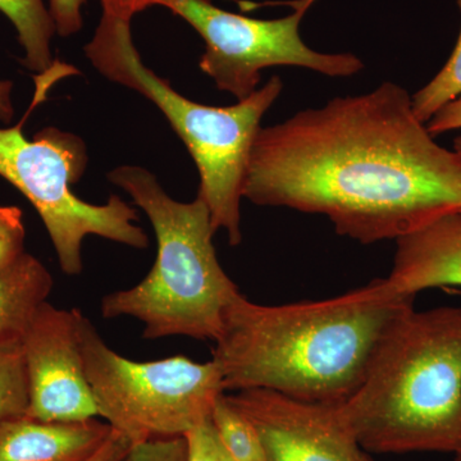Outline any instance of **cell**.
Segmentation results:
<instances>
[{
	"mask_svg": "<svg viewBox=\"0 0 461 461\" xmlns=\"http://www.w3.org/2000/svg\"><path fill=\"white\" fill-rule=\"evenodd\" d=\"M253 421L267 461H368L341 402H308L275 391L251 388L229 395Z\"/></svg>",
	"mask_w": 461,
	"mask_h": 461,
	"instance_id": "cell-10",
	"label": "cell"
},
{
	"mask_svg": "<svg viewBox=\"0 0 461 461\" xmlns=\"http://www.w3.org/2000/svg\"><path fill=\"white\" fill-rule=\"evenodd\" d=\"M80 342L100 418L132 444L186 436L211 418L224 393L222 373L213 360L196 363L178 355L135 362L109 348L85 315Z\"/></svg>",
	"mask_w": 461,
	"mask_h": 461,
	"instance_id": "cell-7",
	"label": "cell"
},
{
	"mask_svg": "<svg viewBox=\"0 0 461 461\" xmlns=\"http://www.w3.org/2000/svg\"><path fill=\"white\" fill-rule=\"evenodd\" d=\"M14 83L9 80H0V121L9 123L14 117V107L12 103Z\"/></svg>",
	"mask_w": 461,
	"mask_h": 461,
	"instance_id": "cell-25",
	"label": "cell"
},
{
	"mask_svg": "<svg viewBox=\"0 0 461 461\" xmlns=\"http://www.w3.org/2000/svg\"><path fill=\"white\" fill-rule=\"evenodd\" d=\"M341 409L364 451L453 454L461 426V306L400 312Z\"/></svg>",
	"mask_w": 461,
	"mask_h": 461,
	"instance_id": "cell-3",
	"label": "cell"
},
{
	"mask_svg": "<svg viewBox=\"0 0 461 461\" xmlns=\"http://www.w3.org/2000/svg\"><path fill=\"white\" fill-rule=\"evenodd\" d=\"M221 444L236 461H267L262 438L253 421L227 395H221L211 412Z\"/></svg>",
	"mask_w": 461,
	"mask_h": 461,
	"instance_id": "cell-15",
	"label": "cell"
},
{
	"mask_svg": "<svg viewBox=\"0 0 461 461\" xmlns=\"http://www.w3.org/2000/svg\"><path fill=\"white\" fill-rule=\"evenodd\" d=\"M242 198L326 215L363 245L461 212V156L437 144L395 83L339 96L258 132Z\"/></svg>",
	"mask_w": 461,
	"mask_h": 461,
	"instance_id": "cell-1",
	"label": "cell"
},
{
	"mask_svg": "<svg viewBox=\"0 0 461 461\" xmlns=\"http://www.w3.org/2000/svg\"><path fill=\"white\" fill-rule=\"evenodd\" d=\"M454 461H461V426H460V433L459 439H457L456 448L454 451Z\"/></svg>",
	"mask_w": 461,
	"mask_h": 461,
	"instance_id": "cell-26",
	"label": "cell"
},
{
	"mask_svg": "<svg viewBox=\"0 0 461 461\" xmlns=\"http://www.w3.org/2000/svg\"><path fill=\"white\" fill-rule=\"evenodd\" d=\"M461 14V0H457ZM461 95V26L456 45L438 74L411 95L412 111L424 124L448 103Z\"/></svg>",
	"mask_w": 461,
	"mask_h": 461,
	"instance_id": "cell-17",
	"label": "cell"
},
{
	"mask_svg": "<svg viewBox=\"0 0 461 461\" xmlns=\"http://www.w3.org/2000/svg\"><path fill=\"white\" fill-rule=\"evenodd\" d=\"M396 244L393 271L382 278L391 293L415 299L429 288L461 290V212L442 215Z\"/></svg>",
	"mask_w": 461,
	"mask_h": 461,
	"instance_id": "cell-11",
	"label": "cell"
},
{
	"mask_svg": "<svg viewBox=\"0 0 461 461\" xmlns=\"http://www.w3.org/2000/svg\"><path fill=\"white\" fill-rule=\"evenodd\" d=\"M368 461H373V460L371 459V457H369Z\"/></svg>",
	"mask_w": 461,
	"mask_h": 461,
	"instance_id": "cell-29",
	"label": "cell"
},
{
	"mask_svg": "<svg viewBox=\"0 0 461 461\" xmlns=\"http://www.w3.org/2000/svg\"><path fill=\"white\" fill-rule=\"evenodd\" d=\"M113 433L107 421H42L23 417L0 424V461H87Z\"/></svg>",
	"mask_w": 461,
	"mask_h": 461,
	"instance_id": "cell-12",
	"label": "cell"
},
{
	"mask_svg": "<svg viewBox=\"0 0 461 461\" xmlns=\"http://www.w3.org/2000/svg\"><path fill=\"white\" fill-rule=\"evenodd\" d=\"M84 50L104 77L138 91L166 115L198 167V195L211 211L215 230H226L230 247L241 244L240 205L249 159L264 114L284 90L280 76H272L230 107L200 104L142 63L133 44L131 20L104 12Z\"/></svg>",
	"mask_w": 461,
	"mask_h": 461,
	"instance_id": "cell-5",
	"label": "cell"
},
{
	"mask_svg": "<svg viewBox=\"0 0 461 461\" xmlns=\"http://www.w3.org/2000/svg\"><path fill=\"white\" fill-rule=\"evenodd\" d=\"M185 437L189 444V461H236L221 444L211 418Z\"/></svg>",
	"mask_w": 461,
	"mask_h": 461,
	"instance_id": "cell-20",
	"label": "cell"
},
{
	"mask_svg": "<svg viewBox=\"0 0 461 461\" xmlns=\"http://www.w3.org/2000/svg\"><path fill=\"white\" fill-rule=\"evenodd\" d=\"M83 317L78 309L45 302L21 336L29 379L26 417L59 423L100 417L81 351Z\"/></svg>",
	"mask_w": 461,
	"mask_h": 461,
	"instance_id": "cell-9",
	"label": "cell"
},
{
	"mask_svg": "<svg viewBox=\"0 0 461 461\" xmlns=\"http://www.w3.org/2000/svg\"><path fill=\"white\" fill-rule=\"evenodd\" d=\"M382 278L317 302L262 305L241 293L227 305L212 360L226 391H275L308 402H345L391 321L414 306Z\"/></svg>",
	"mask_w": 461,
	"mask_h": 461,
	"instance_id": "cell-2",
	"label": "cell"
},
{
	"mask_svg": "<svg viewBox=\"0 0 461 461\" xmlns=\"http://www.w3.org/2000/svg\"><path fill=\"white\" fill-rule=\"evenodd\" d=\"M315 0H299L295 11L275 20L232 14L211 0H159L158 5L189 23L204 41L199 67L220 91L238 100L258 89L263 69L290 66L329 77H348L364 69L353 53H321L309 48L300 25Z\"/></svg>",
	"mask_w": 461,
	"mask_h": 461,
	"instance_id": "cell-8",
	"label": "cell"
},
{
	"mask_svg": "<svg viewBox=\"0 0 461 461\" xmlns=\"http://www.w3.org/2000/svg\"><path fill=\"white\" fill-rule=\"evenodd\" d=\"M103 12L131 20L136 14L158 5L159 0H99Z\"/></svg>",
	"mask_w": 461,
	"mask_h": 461,
	"instance_id": "cell-23",
	"label": "cell"
},
{
	"mask_svg": "<svg viewBox=\"0 0 461 461\" xmlns=\"http://www.w3.org/2000/svg\"><path fill=\"white\" fill-rule=\"evenodd\" d=\"M450 294H456V295H461V290H447Z\"/></svg>",
	"mask_w": 461,
	"mask_h": 461,
	"instance_id": "cell-28",
	"label": "cell"
},
{
	"mask_svg": "<svg viewBox=\"0 0 461 461\" xmlns=\"http://www.w3.org/2000/svg\"><path fill=\"white\" fill-rule=\"evenodd\" d=\"M85 2L86 0H50V11L58 35L68 38L83 30Z\"/></svg>",
	"mask_w": 461,
	"mask_h": 461,
	"instance_id": "cell-21",
	"label": "cell"
},
{
	"mask_svg": "<svg viewBox=\"0 0 461 461\" xmlns=\"http://www.w3.org/2000/svg\"><path fill=\"white\" fill-rule=\"evenodd\" d=\"M123 461H189V444L185 436L136 442Z\"/></svg>",
	"mask_w": 461,
	"mask_h": 461,
	"instance_id": "cell-19",
	"label": "cell"
},
{
	"mask_svg": "<svg viewBox=\"0 0 461 461\" xmlns=\"http://www.w3.org/2000/svg\"><path fill=\"white\" fill-rule=\"evenodd\" d=\"M454 150L457 151V153L461 156V133L459 136H456L454 140Z\"/></svg>",
	"mask_w": 461,
	"mask_h": 461,
	"instance_id": "cell-27",
	"label": "cell"
},
{
	"mask_svg": "<svg viewBox=\"0 0 461 461\" xmlns=\"http://www.w3.org/2000/svg\"><path fill=\"white\" fill-rule=\"evenodd\" d=\"M53 285L47 267L32 254L0 269V342L23 336Z\"/></svg>",
	"mask_w": 461,
	"mask_h": 461,
	"instance_id": "cell-13",
	"label": "cell"
},
{
	"mask_svg": "<svg viewBox=\"0 0 461 461\" xmlns=\"http://www.w3.org/2000/svg\"><path fill=\"white\" fill-rule=\"evenodd\" d=\"M131 446L132 442L130 438L113 429L108 441L87 461H123Z\"/></svg>",
	"mask_w": 461,
	"mask_h": 461,
	"instance_id": "cell-24",
	"label": "cell"
},
{
	"mask_svg": "<svg viewBox=\"0 0 461 461\" xmlns=\"http://www.w3.org/2000/svg\"><path fill=\"white\" fill-rule=\"evenodd\" d=\"M29 379L21 338L0 342V424L23 417L29 408Z\"/></svg>",
	"mask_w": 461,
	"mask_h": 461,
	"instance_id": "cell-16",
	"label": "cell"
},
{
	"mask_svg": "<svg viewBox=\"0 0 461 461\" xmlns=\"http://www.w3.org/2000/svg\"><path fill=\"white\" fill-rule=\"evenodd\" d=\"M72 67L54 62L36 77L32 107L16 126L0 129V177L5 178L36 209L48 230L60 269L69 277L84 271V240L90 235L130 248L147 249V232L139 226L133 206L111 195L103 205L75 195L72 186L83 177L87 150L83 139L56 127H45L27 140L23 131L33 108L44 102L58 78L74 75Z\"/></svg>",
	"mask_w": 461,
	"mask_h": 461,
	"instance_id": "cell-6",
	"label": "cell"
},
{
	"mask_svg": "<svg viewBox=\"0 0 461 461\" xmlns=\"http://www.w3.org/2000/svg\"><path fill=\"white\" fill-rule=\"evenodd\" d=\"M25 240L23 212L18 206L0 205V269L26 253Z\"/></svg>",
	"mask_w": 461,
	"mask_h": 461,
	"instance_id": "cell-18",
	"label": "cell"
},
{
	"mask_svg": "<svg viewBox=\"0 0 461 461\" xmlns=\"http://www.w3.org/2000/svg\"><path fill=\"white\" fill-rule=\"evenodd\" d=\"M0 14L16 30L17 41L25 51L23 65L39 75L51 68L56 62L51 41L57 30L44 0H0Z\"/></svg>",
	"mask_w": 461,
	"mask_h": 461,
	"instance_id": "cell-14",
	"label": "cell"
},
{
	"mask_svg": "<svg viewBox=\"0 0 461 461\" xmlns=\"http://www.w3.org/2000/svg\"><path fill=\"white\" fill-rule=\"evenodd\" d=\"M427 129L433 138L461 130V95L439 109L427 123Z\"/></svg>",
	"mask_w": 461,
	"mask_h": 461,
	"instance_id": "cell-22",
	"label": "cell"
},
{
	"mask_svg": "<svg viewBox=\"0 0 461 461\" xmlns=\"http://www.w3.org/2000/svg\"><path fill=\"white\" fill-rule=\"evenodd\" d=\"M108 178L148 215L157 258L144 280L103 297L100 313L105 320L140 321L147 339L184 336L214 342L227 305L240 291L218 260L208 205L199 195L191 203L172 199L141 167H118Z\"/></svg>",
	"mask_w": 461,
	"mask_h": 461,
	"instance_id": "cell-4",
	"label": "cell"
}]
</instances>
